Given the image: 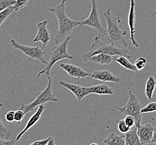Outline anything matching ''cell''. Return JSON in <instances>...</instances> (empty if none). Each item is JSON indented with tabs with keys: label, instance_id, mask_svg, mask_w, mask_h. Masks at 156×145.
I'll use <instances>...</instances> for the list:
<instances>
[{
	"label": "cell",
	"instance_id": "17",
	"mask_svg": "<svg viewBox=\"0 0 156 145\" xmlns=\"http://www.w3.org/2000/svg\"><path fill=\"white\" fill-rule=\"evenodd\" d=\"M103 142L104 144L108 145H125V135H118L116 133L112 132Z\"/></svg>",
	"mask_w": 156,
	"mask_h": 145
},
{
	"label": "cell",
	"instance_id": "21",
	"mask_svg": "<svg viewBox=\"0 0 156 145\" xmlns=\"http://www.w3.org/2000/svg\"><path fill=\"white\" fill-rule=\"evenodd\" d=\"M128 59V58L120 56L119 57L115 58L114 60L126 70L132 71L134 73H137L138 70L136 67L135 65L130 63Z\"/></svg>",
	"mask_w": 156,
	"mask_h": 145
},
{
	"label": "cell",
	"instance_id": "1",
	"mask_svg": "<svg viewBox=\"0 0 156 145\" xmlns=\"http://www.w3.org/2000/svg\"><path fill=\"white\" fill-rule=\"evenodd\" d=\"M66 0H62L56 6L49 8L48 10L57 19L58 30L54 37L55 45H58L70 36L75 27L79 26L80 21L73 20L66 12Z\"/></svg>",
	"mask_w": 156,
	"mask_h": 145
},
{
	"label": "cell",
	"instance_id": "29",
	"mask_svg": "<svg viewBox=\"0 0 156 145\" xmlns=\"http://www.w3.org/2000/svg\"><path fill=\"white\" fill-rule=\"evenodd\" d=\"M25 113L23 110L21 109H19L15 112V121L17 122V124L19 125L21 123V122L23 121L25 117Z\"/></svg>",
	"mask_w": 156,
	"mask_h": 145
},
{
	"label": "cell",
	"instance_id": "6",
	"mask_svg": "<svg viewBox=\"0 0 156 145\" xmlns=\"http://www.w3.org/2000/svg\"><path fill=\"white\" fill-rule=\"evenodd\" d=\"M129 99L126 105L123 107H119L117 108L119 113H122L126 116H132L136 120V127H138L140 125L142 121V113H141V105L139 100L134 95L132 90L127 88Z\"/></svg>",
	"mask_w": 156,
	"mask_h": 145
},
{
	"label": "cell",
	"instance_id": "11",
	"mask_svg": "<svg viewBox=\"0 0 156 145\" xmlns=\"http://www.w3.org/2000/svg\"><path fill=\"white\" fill-rule=\"evenodd\" d=\"M136 6L135 0H130V8L128 17V23L130 30V40L131 41V43L134 47L139 48L140 45L137 43L134 37V35L136 34Z\"/></svg>",
	"mask_w": 156,
	"mask_h": 145
},
{
	"label": "cell",
	"instance_id": "20",
	"mask_svg": "<svg viewBox=\"0 0 156 145\" xmlns=\"http://www.w3.org/2000/svg\"><path fill=\"white\" fill-rule=\"evenodd\" d=\"M156 87V80L153 76H149L146 81L145 95L149 101L152 99L153 95Z\"/></svg>",
	"mask_w": 156,
	"mask_h": 145
},
{
	"label": "cell",
	"instance_id": "30",
	"mask_svg": "<svg viewBox=\"0 0 156 145\" xmlns=\"http://www.w3.org/2000/svg\"><path fill=\"white\" fill-rule=\"evenodd\" d=\"M124 121L126 125L130 128H132L133 126H136V120L132 116H126Z\"/></svg>",
	"mask_w": 156,
	"mask_h": 145
},
{
	"label": "cell",
	"instance_id": "16",
	"mask_svg": "<svg viewBox=\"0 0 156 145\" xmlns=\"http://www.w3.org/2000/svg\"><path fill=\"white\" fill-rule=\"evenodd\" d=\"M90 94L98 95H113L114 91L112 88L105 84L95 85L89 87Z\"/></svg>",
	"mask_w": 156,
	"mask_h": 145
},
{
	"label": "cell",
	"instance_id": "2",
	"mask_svg": "<svg viewBox=\"0 0 156 145\" xmlns=\"http://www.w3.org/2000/svg\"><path fill=\"white\" fill-rule=\"evenodd\" d=\"M101 37L98 35L94 37L90 50L81 56L83 61H87L89 58L92 55L100 53L110 55L112 56H122L128 59H130L131 57L127 47H116V45L111 43L108 41V42L104 43L100 40Z\"/></svg>",
	"mask_w": 156,
	"mask_h": 145
},
{
	"label": "cell",
	"instance_id": "10",
	"mask_svg": "<svg viewBox=\"0 0 156 145\" xmlns=\"http://www.w3.org/2000/svg\"><path fill=\"white\" fill-rule=\"evenodd\" d=\"M59 85L72 92L75 95L78 102L81 101L82 99L90 94L89 87H82L63 81H59Z\"/></svg>",
	"mask_w": 156,
	"mask_h": 145
},
{
	"label": "cell",
	"instance_id": "23",
	"mask_svg": "<svg viewBox=\"0 0 156 145\" xmlns=\"http://www.w3.org/2000/svg\"><path fill=\"white\" fill-rule=\"evenodd\" d=\"M14 11L13 6H11L6 9L0 12V27Z\"/></svg>",
	"mask_w": 156,
	"mask_h": 145
},
{
	"label": "cell",
	"instance_id": "14",
	"mask_svg": "<svg viewBox=\"0 0 156 145\" xmlns=\"http://www.w3.org/2000/svg\"><path fill=\"white\" fill-rule=\"evenodd\" d=\"M59 67L66 71L70 77L73 78L83 79L91 76L90 73L73 64L61 63L59 65Z\"/></svg>",
	"mask_w": 156,
	"mask_h": 145
},
{
	"label": "cell",
	"instance_id": "35",
	"mask_svg": "<svg viewBox=\"0 0 156 145\" xmlns=\"http://www.w3.org/2000/svg\"><path fill=\"white\" fill-rule=\"evenodd\" d=\"M55 145V139L53 137H51V139L49 140V141L48 143V145Z\"/></svg>",
	"mask_w": 156,
	"mask_h": 145
},
{
	"label": "cell",
	"instance_id": "18",
	"mask_svg": "<svg viewBox=\"0 0 156 145\" xmlns=\"http://www.w3.org/2000/svg\"><path fill=\"white\" fill-rule=\"evenodd\" d=\"M88 60L100 65H109L113 61L112 56L108 54H96L89 58Z\"/></svg>",
	"mask_w": 156,
	"mask_h": 145
},
{
	"label": "cell",
	"instance_id": "15",
	"mask_svg": "<svg viewBox=\"0 0 156 145\" xmlns=\"http://www.w3.org/2000/svg\"><path fill=\"white\" fill-rule=\"evenodd\" d=\"M90 77L94 79L103 82H112L118 84L121 81L120 78L107 70L95 71L92 73Z\"/></svg>",
	"mask_w": 156,
	"mask_h": 145
},
{
	"label": "cell",
	"instance_id": "3",
	"mask_svg": "<svg viewBox=\"0 0 156 145\" xmlns=\"http://www.w3.org/2000/svg\"><path fill=\"white\" fill-rule=\"evenodd\" d=\"M107 24V36L108 41L122 46V47H128V43L124 37L127 35L126 31L122 30L120 27L122 19L119 16H114L112 14L110 9H108L103 14Z\"/></svg>",
	"mask_w": 156,
	"mask_h": 145
},
{
	"label": "cell",
	"instance_id": "27",
	"mask_svg": "<svg viewBox=\"0 0 156 145\" xmlns=\"http://www.w3.org/2000/svg\"><path fill=\"white\" fill-rule=\"evenodd\" d=\"M29 0H16V2L13 5L15 11H17L23 9L29 2Z\"/></svg>",
	"mask_w": 156,
	"mask_h": 145
},
{
	"label": "cell",
	"instance_id": "12",
	"mask_svg": "<svg viewBox=\"0 0 156 145\" xmlns=\"http://www.w3.org/2000/svg\"><path fill=\"white\" fill-rule=\"evenodd\" d=\"M136 127L141 145L151 143L155 129L154 126L150 123H147L143 125L140 124Z\"/></svg>",
	"mask_w": 156,
	"mask_h": 145
},
{
	"label": "cell",
	"instance_id": "7",
	"mask_svg": "<svg viewBox=\"0 0 156 145\" xmlns=\"http://www.w3.org/2000/svg\"><path fill=\"white\" fill-rule=\"evenodd\" d=\"M10 44L14 49L20 51L21 53L29 57V60H36L40 61L41 63L44 65H47L48 61H47L45 57V53L44 49L40 46L31 47L27 46L20 44L15 39H11Z\"/></svg>",
	"mask_w": 156,
	"mask_h": 145
},
{
	"label": "cell",
	"instance_id": "13",
	"mask_svg": "<svg viewBox=\"0 0 156 145\" xmlns=\"http://www.w3.org/2000/svg\"><path fill=\"white\" fill-rule=\"evenodd\" d=\"M45 109V107L44 105H40L38 108H37V111L35 112V113L31 116L30 118H29V121H27V125L25 127H24V129L17 135L16 138H15V142L16 143L18 141L20 140L23 135L27 132L30 129L31 127H33L34 125L37 123V122L39 121L41 119V116L43 115L44 110Z\"/></svg>",
	"mask_w": 156,
	"mask_h": 145
},
{
	"label": "cell",
	"instance_id": "26",
	"mask_svg": "<svg viewBox=\"0 0 156 145\" xmlns=\"http://www.w3.org/2000/svg\"><path fill=\"white\" fill-rule=\"evenodd\" d=\"M16 0H0V12L13 6Z\"/></svg>",
	"mask_w": 156,
	"mask_h": 145
},
{
	"label": "cell",
	"instance_id": "19",
	"mask_svg": "<svg viewBox=\"0 0 156 145\" xmlns=\"http://www.w3.org/2000/svg\"><path fill=\"white\" fill-rule=\"evenodd\" d=\"M126 145H142L139 140V136L137 133V128L130 130L125 133Z\"/></svg>",
	"mask_w": 156,
	"mask_h": 145
},
{
	"label": "cell",
	"instance_id": "8",
	"mask_svg": "<svg viewBox=\"0 0 156 145\" xmlns=\"http://www.w3.org/2000/svg\"><path fill=\"white\" fill-rule=\"evenodd\" d=\"M91 10L88 17L85 20L80 21L79 26H87L94 29L101 37L107 36V31L104 29L101 23L100 16L98 14L97 0H91Z\"/></svg>",
	"mask_w": 156,
	"mask_h": 145
},
{
	"label": "cell",
	"instance_id": "36",
	"mask_svg": "<svg viewBox=\"0 0 156 145\" xmlns=\"http://www.w3.org/2000/svg\"><path fill=\"white\" fill-rule=\"evenodd\" d=\"M156 16V11H155L154 13L153 14V16Z\"/></svg>",
	"mask_w": 156,
	"mask_h": 145
},
{
	"label": "cell",
	"instance_id": "33",
	"mask_svg": "<svg viewBox=\"0 0 156 145\" xmlns=\"http://www.w3.org/2000/svg\"><path fill=\"white\" fill-rule=\"evenodd\" d=\"M15 143H16L15 142V138L9 140L1 138L0 136V145H15Z\"/></svg>",
	"mask_w": 156,
	"mask_h": 145
},
{
	"label": "cell",
	"instance_id": "34",
	"mask_svg": "<svg viewBox=\"0 0 156 145\" xmlns=\"http://www.w3.org/2000/svg\"><path fill=\"white\" fill-rule=\"evenodd\" d=\"M151 143H156V128L154 129L153 136L152 140L151 141Z\"/></svg>",
	"mask_w": 156,
	"mask_h": 145
},
{
	"label": "cell",
	"instance_id": "25",
	"mask_svg": "<svg viewBox=\"0 0 156 145\" xmlns=\"http://www.w3.org/2000/svg\"><path fill=\"white\" fill-rule=\"evenodd\" d=\"M116 122L118 123V129L121 133H126V132H129L131 129V128H130L126 125L124 119L117 121Z\"/></svg>",
	"mask_w": 156,
	"mask_h": 145
},
{
	"label": "cell",
	"instance_id": "28",
	"mask_svg": "<svg viewBox=\"0 0 156 145\" xmlns=\"http://www.w3.org/2000/svg\"><path fill=\"white\" fill-rule=\"evenodd\" d=\"M147 63V60L144 57H139L135 61L134 65L138 71H142L143 69Z\"/></svg>",
	"mask_w": 156,
	"mask_h": 145
},
{
	"label": "cell",
	"instance_id": "31",
	"mask_svg": "<svg viewBox=\"0 0 156 145\" xmlns=\"http://www.w3.org/2000/svg\"><path fill=\"white\" fill-rule=\"evenodd\" d=\"M15 112L14 111H10L7 112L5 116V119L9 122H12L15 121Z\"/></svg>",
	"mask_w": 156,
	"mask_h": 145
},
{
	"label": "cell",
	"instance_id": "4",
	"mask_svg": "<svg viewBox=\"0 0 156 145\" xmlns=\"http://www.w3.org/2000/svg\"><path fill=\"white\" fill-rule=\"evenodd\" d=\"M71 39V36H69L66 38L61 44L58 45H55V47H52L50 51L49 60L47 65H45V67L37 75V79H39L41 75H45L47 79L51 77V71L53 67L55 64L59 61L64 59L72 60L74 58V57L68 53L67 47L69 41Z\"/></svg>",
	"mask_w": 156,
	"mask_h": 145
},
{
	"label": "cell",
	"instance_id": "22",
	"mask_svg": "<svg viewBox=\"0 0 156 145\" xmlns=\"http://www.w3.org/2000/svg\"><path fill=\"white\" fill-rule=\"evenodd\" d=\"M0 136L5 140H10L12 136V132L9 128L5 126L0 118Z\"/></svg>",
	"mask_w": 156,
	"mask_h": 145
},
{
	"label": "cell",
	"instance_id": "24",
	"mask_svg": "<svg viewBox=\"0 0 156 145\" xmlns=\"http://www.w3.org/2000/svg\"><path fill=\"white\" fill-rule=\"evenodd\" d=\"M156 111V101L153 102L146 105L145 107L141 109V113H147Z\"/></svg>",
	"mask_w": 156,
	"mask_h": 145
},
{
	"label": "cell",
	"instance_id": "5",
	"mask_svg": "<svg viewBox=\"0 0 156 145\" xmlns=\"http://www.w3.org/2000/svg\"><path fill=\"white\" fill-rule=\"evenodd\" d=\"M47 87L43 91L35 95L36 98L34 101L30 104L21 105L20 109L23 110L25 114L28 112L33 111L35 108L40 105H44L47 102H57L59 101L58 98L55 97L52 91V79L51 77L48 78Z\"/></svg>",
	"mask_w": 156,
	"mask_h": 145
},
{
	"label": "cell",
	"instance_id": "32",
	"mask_svg": "<svg viewBox=\"0 0 156 145\" xmlns=\"http://www.w3.org/2000/svg\"><path fill=\"white\" fill-rule=\"evenodd\" d=\"M51 137H48L47 138H45L43 140H38V141H35L32 142L30 143L31 145H48V142L49 141Z\"/></svg>",
	"mask_w": 156,
	"mask_h": 145
},
{
	"label": "cell",
	"instance_id": "9",
	"mask_svg": "<svg viewBox=\"0 0 156 145\" xmlns=\"http://www.w3.org/2000/svg\"><path fill=\"white\" fill-rule=\"evenodd\" d=\"M49 21L44 20L37 24V34L33 40V43L41 42L42 47L44 49L52 39L47 28Z\"/></svg>",
	"mask_w": 156,
	"mask_h": 145
}]
</instances>
